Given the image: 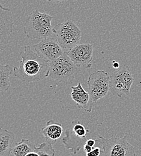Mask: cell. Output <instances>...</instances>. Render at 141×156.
I'll return each instance as SVG.
<instances>
[{"label": "cell", "instance_id": "obj_21", "mask_svg": "<svg viewBox=\"0 0 141 156\" xmlns=\"http://www.w3.org/2000/svg\"><path fill=\"white\" fill-rule=\"evenodd\" d=\"M48 2H56V3H60L62 2H64V1H67L69 0H46Z\"/></svg>", "mask_w": 141, "mask_h": 156}, {"label": "cell", "instance_id": "obj_17", "mask_svg": "<svg viewBox=\"0 0 141 156\" xmlns=\"http://www.w3.org/2000/svg\"><path fill=\"white\" fill-rule=\"evenodd\" d=\"M101 149L99 147H93L91 151L86 154V156H100Z\"/></svg>", "mask_w": 141, "mask_h": 156}, {"label": "cell", "instance_id": "obj_9", "mask_svg": "<svg viewBox=\"0 0 141 156\" xmlns=\"http://www.w3.org/2000/svg\"><path fill=\"white\" fill-rule=\"evenodd\" d=\"M94 46L91 44L80 43L67 52L69 58L78 66L86 69L91 67Z\"/></svg>", "mask_w": 141, "mask_h": 156}, {"label": "cell", "instance_id": "obj_14", "mask_svg": "<svg viewBox=\"0 0 141 156\" xmlns=\"http://www.w3.org/2000/svg\"><path fill=\"white\" fill-rule=\"evenodd\" d=\"M36 144L31 140L22 139L13 148L10 156H25L29 153L35 151Z\"/></svg>", "mask_w": 141, "mask_h": 156}, {"label": "cell", "instance_id": "obj_6", "mask_svg": "<svg viewBox=\"0 0 141 156\" xmlns=\"http://www.w3.org/2000/svg\"><path fill=\"white\" fill-rule=\"evenodd\" d=\"M110 77V91L113 95L118 98L129 95L134 77L128 66H122L115 70Z\"/></svg>", "mask_w": 141, "mask_h": 156}, {"label": "cell", "instance_id": "obj_8", "mask_svg": "<svg viewBox=\"0 0 141 156\" xmlns=\"http://www.w3.org/2000/svg\"><path fill=\"white\" fill-rule=\"evenodd\" d=\"M31 48L39 57L49 62L60 58L65 52L55 34L41 40Z\"/></svg>", "mask_w": 141, "mask_h": 156}, {"label": "cell", "instance_id": "obj_22", "mask_svg": "<svg viewBox=\"0 0 141 156\" xmlns=\"http://www.w3.org/2000/svg\"><path fill=\"white\" fill-rule=\"evenodd\" d=\"M25 156H39V155L36 151H33V152L29 153L28 154H27Z\"/></svg>", "mask_w": 141, "mask_h": 156}, {"label": "cell", "instance_id": "obj_12", "mask_svg": "<svg viewBox=\"0 0 141 156\" xmlns=\"http://www.w3.org/2000/svg\"><path fill=\"white\" fill-rule=\"evenodd\" d=\"M63 132L62 125L55 122L53 120H49L47 122L46 126L41 130V133L44 137L46 142L51 145L56 144L60 138Z\"/></svg>", "mask_w": 141, "mask_h": 156}, {"label": "cell", "instance_id": "obj_11", "mask_svg": "<svg viewBox=\"0 0 141 156\" xmlns=\"http://www.w3.org/2000/svg\"><path fill=\"white\" fill-rule=\"evenodd\" d=\"M71 88L72 93L70 96L76 103L77 106L87 112H91L95 105L88 91L85 90L80 82L76 86L72 87Z\"/></svg>", "mask_w": 141, "mask_h": 156}, {"label": "cell", "instance_id": "obj_18", "mask_svg": "<svg viewBox=\"0 0 141 156\" xmlns=\"http://www.w3.org/2000/svg\"><path fill=\"white\" fill-rule=\"evenodd\" d=\"M96 140H94V139H89L86 140V144H87L88 145H89L91 147H94V146L96 144Z\"/></svg>", "mask_w": 141, "mask_h": 156}, {"label": "cell", "instance_id": "obj_4", "mask_svg": "<svg viewBox=\"0 0 141 156\" xmlns=\"http://www.w3.org/2000/svg\"><path fill=\"white\" fill-rule=\"evenodd\" d=\"M96 140L102 146L100 156H137L134 146L127 140L126 136L119 137L112 135L105 138L98 135Z\"/></svg>", "mask_w": 141, "mask_h": 156}, {"label": "cell", "instance_id": "obj_3", "mask_svg": "<svg viewBox=\"0 0 141 156\" xmlns=\"http://www.w3.org/2000/svg\"><path fill=\"white\" fill-rule=\"evenodd\" d=\"M49 77L58 82L70 84L80 71V67L76 66L65 52L60 58L49 62Z\"/></svg>", "mask_w": 141, "mask_h": 156}, {"label": "cell", "instance_id": "obj_19", "mask_svg": "<svg viewBox=\"0 0 141 156\" xmlns=\"http://www.w3.org/2000/svg\"><path fill=\"white\" fill-rule=\"evenodd\" d=\"M83 150H84V151L86 153V154H87V153H90V151H91L92 150H93V147H91L88 145L86 144H85V145L83 146Z\"/></svg>", "mask_w": 141, "mask_h": 156}, {"label": "cell", "instance_id": "obj_16", "mask_svg": "<svg viewBox=\"0 0 141 156\" xmlns=\"http://www.w3.org/2000/svg\"><path fill=\"white\" fill-rule=\"evenodd\" d=\"M34 151L37 153L39 156H55V151L52 145L46 142L41 144L39 147H36Z\"/></svg>", "mask_w": 141, "mask_h": 156}, {"label": "cell", "instance_id": "obj_10", "mask_svg": "<svg viewBox=\"0 0 141 156\" xmlns=\"http://www.w3.org/2000/svg\"><path fill=\"white\" fill-rule=\"evenodd\" d=\"M13 25L14 22L10 10L0 4V50L1 51L9 44Z\"/></svg>", "mask_w": 141, "mask_h": 156}, {"label": "cell", "instance_id": "obj_2", "mask_svg": "<svg viewBox=\"0 0 141 156\" xmlns=\"http://www.w3.org/2000/svg\"><path fill=\"white\" fill-rule=\"evenodd\" d=\"M53 17L46 12L33 11L28 16L23 26L25 36L31 39H46L54 33L52 20Z\"/></svg>", "mask_w": 141, "mask_h": 156}, {"label": "cell", "instance_id": "obj_1", "mask_svg": "<svg viewBox=\"0 0 141 156\" xmlns=\"http://www.w3.org/2000/svg\"><path fill=\"white\" fill-rule=\"evenodd\" d=\"M18 67L13 68L14 75L22 82H33L49 77V62L36 54L30 46H25L20 53Z\"/></svg>", "mask_w": 141, "mask_h": 156}, {"label": "cell", "instance_id": "obj_15", "mask_svg": "<svg viewBox=\"0 0 141 156\" xmlns=\"http://www.w3.org/2000/svg\"><path fill=\"white\" fill-rule=\"evenodd\" d=\"M12 74V70L9 65L0 66V91H7L10 85V75Z\"/></svg>", "mask_w": 141, "mask_h": 156}, {"label": "cell", "instance_id": "obj_20", "mask_svg": "<svg viewBox=\"0 0 141 156\" xmlns=\"http://www.w3.org/2000/svg\"><path fill=\"white\" fill-rule=\"evenodd\" d=\"M112 66L115 69H118L121 67L120 63L117 62V61H112Z\"/></svg>", "mask_w": 141, "mask_h": 156}, {"label": "cell", "instance_id": "obj_7", "mask_svg": "<svg viewBox=\"0 0 141 156\" xmlns=\"http://www.w3.org/2000/svg\"><path fill=\"white\" fill-rule=\"evenodd\" d=\"M111 77L104 70H97L90 74L87 83L88 93L91 98L96 105L98 100L107 96L110 91Z\"/></svg>", "mask_w": 141, "mask_h": 156}, {"label": "cell", "instance_id": "obj_13", "mask_svg": "<svg viewBox=\"0 0 141 156\" xmlns=\"http://www.w3.org/2000/svg\"><path fill=\"white\" fill-rule=\"evenodd\" d=\"M15 135L13 132L0 129V156H10L15 146Z\"/></svg>", "mask_w": 141, "mask_h": 156}, {"label": "cell", "instance_id": "obj_5", "mask_svg": "<svg viewBox=\"0 0 141 156\" xmlns=\"http://www.w3.org/2000/svg\"><path fill=\"white\" fill-rule=\"evenodd\" d=\"M61 46L64 49H71L80 44L82 31L77 25L71 20H67L53 27Z\"/></svg>", "mask_w": 141, "mask_h": 156}]
</instances>
